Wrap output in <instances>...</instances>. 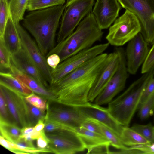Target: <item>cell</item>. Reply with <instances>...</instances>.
<instances>
[{
	"label": "cell",
	"mask_w": 154,
	"mask_h": 154,
	"mask_svg": "<svg viewBox=\"0 0 154 154\" xmlns=\"http://www.w3.org/2000/svg\"><path fill=\"white\" fill-rule=\"evenodd\" d=\"M109 27L106 38L111 45L121 47L128 42L140 32L141 26L137 17L126 10Z\"/></svg>",
	"instance_id": "cell-6"
},
{
	"label": "cell",
	"mask_w": 154,
	"mask_h": 154,
	"mask_svg": "<svg viewBox=\"0 0 154 154\" xmlns=\"http://www.w3.org/2000/svg\"><path fill=\"white\" fill-rule=\"evenodd\" d=\"M0 111L1 119L8 122H12L10 120V116L11 115L8 108L5 99L2 94L0 92Z\"/></svg>",
	"instance_id": "cell-36"
},
{
	"label": "cell",
	"mask_w": 154,
	"mask_h": 154,
	"mask_svg": "<svg viewBox=\"0 0 154 154\" xmlns=\"http://www.w3.org/2000/svg\"><path fill=\"white\" fill-rule=\"evenodd\" d=\"M153 115H154V112Z\"/></svg>",
	"instance_id": "cell-45"
},
{
	"label": "cell",
	"mask_w": 154,
	"mask_h": 154,
	"mask_svg": "<svg viewBox=\"0 0 154 154\" xmlns=\"http://www.w3.org/2000/svg\"><path fill=\"white\" fill-rule=\"evenodd\" d=\"M10 72L24 83L34 93L45 99H50L52 97V94L49 89L42 85L34 78L20 71L12 64Z\"/></svg>",
	"instance_id": "cell-20"
},
{
	"label": "cell",
	"mask_w": 154,
	"mask_h": 154,
	"mask_svg": "<svg viewBox=\"0 0 154 154\" xmlns=\"http://www.w3.org/2000/svg\"><path fill=\"white\" fill-rule=\"evenodd\" d=\"M138 114L142 120L153 115L154 112V93L152 94L139 107Z\"/></svg>",
	"instance_id": "cell-29"
},
{
	"label": "cell",
	"mask_w": 154,
	"mask_h": 154,
	"mask_svg": "<svg viewBox=\"0 0 154 154\" xmlns=\"http://www.w3.org/2000/svg\"><path fill=\"white\" fill-rule=\"evenodd\" d=\"M120 138L123 144L127 146L151 144L128 126H123Z\"/></svg>",
	"instance_id": "cell-23"
},
{
	"label": "cell",
	"mask_w": 154,
	"mask_h": 154,
	"mask_svg": "<svg viewBox=\"0 0 154 154\" xmlns=\"http://www.w3.org/2000/svg\"><path fill=\"white\" fill-rule=\"evenodd\" d=\"M47 63L51 69H55L61 62L60 57L57 54H53L46 57Z\"/></svg>",
	"instance_id": "cell-38"
},
{
	"label": "cell",
	"mask_w": 154,
	"mask_h": 154,
	"mask_svg": "<svg viewBox=\"0 0 154 154\" xmlns=\"http://www.w3.org/2000/svg\"><path fill=\"white\" fill-rule=\"evenodd\" d=\"M131 128L151 144H154V126L151 123L134 124Z\"/></svg>",
	"instance_id": "cell-28"
},
{
	"label": "cell",
	"mask_w": 154,
	"mask_h": 154,
	"mask_svg": "<svg viewBox=\"0 0 154 154\" xmlns=\"http://www.w3.org/2000/svg\"><path fill=\"white\" fill-rule=\"evenodd\" d=\"M10 15L8 1H0V38H3L5 30Z\"/></svg>",
	"instance_id": "cell-32"
},
{
	"label": "cell",
	"mask_w": 154,
	"mask_h": 154,
	"mask_svg": "<svg viewBox=\"0 0 154 154\" xmlns=\"http://www.w3.org/2000/svg\"><path fill=\"white\" fill-rule=\"evenodd\" d=\"M154 93V77L150 80L146 87L142 96L140 105L144 102Z\"/></svg>",
	"instance_id": "cell-37"
},
{
	"label": "cell",
	"mask_w": 154,
	"mask_h": 154,
	"mask_svg": "<svg viewBox=\"0 0 154 154\" xmlns=\"http://www.w3.org/2000/svg\"><path fill=\"white\" fill-rule=\"evenodd\" d=\"M115 50L119 57L118 68L106 85L95 98L94 103L98 105L108 104L125 88L128 78L125 53L123 48L117 47Z\"/></svg>",
	"instance_id": "cell-10"
},
{
	"label": "cell",
	"mask_w": 154,
	"mask_h": 154,
	"mask_svg": "<svg viewBox=\"0 0 154 154\" xmlns=\"http://www.w3.org/2000/svg\"><path fill=\"white\" fill-rule=\"evenodd\" d=\"M0 135L8 141L16 143L21 134V128L14 123L0 119Z\"/></svg>",
	"instance_id": "cell-24"
},
{
	"label": "cell",
	"mask_w": 154,
	"mask_h": 154,
	"mask_svg": "<svg viewBox=\"0 0 154 154\" xmlns=\"http://www.w3.org/2000/svg\"><path fill=\"white\" fill-rule=\"evenodd\" d=\"M26 100L34 106L42 110H46L47 102L44 98L33 92L25 97Z\"/></svg>",
	"instance_id": "cell-33"
},
{
	"label": "cell",
	"mask_w": 154,
	"mask_h": 154,
	"mask_svg": "<svg viewBox=\"0 0 154 154\" xmlns=\"http://www.w3.org/2000/svg\"><path fill=\"white\" fill-rule=\"evenodd\" d=\"M154 65V43L150 49L147 56L142 65L141 70L142 74L148 72Z\"/></svg>",
	"instance_id": "cell-35"
},
{
	"label": "cell",
	"mask_w": 154,
	"mask_h": 154,
	"mask_svg": "<svg viewBox=\"0 0 154 154\" xmlns=\"http://www.w3.org/2000/svg\"><path fill=\"white\" fill-rule=\"evenodd\" d=\"M81 126L90 131L104 135L99 124L94 119L86 118L82 123Z\"/></svg>",
	"instance_id": "cell-34"
},
{
	"label": "cell",
	"mask_w": 154,
	"mask_h": 154,
	"mask_svg": "<svg viewBox=\"0 0 154 154\" xmlns=\"http://www.w3.org/2000/svg\"><path fill=\"white\" fill-rule=\"evenodd\" d=\"M66 0H28L26 10L32 11L64 4Z\"/></svg>",
	"instance_id": "cell-27"
},
{
	"label": "cell",
	"mask_w": 154,
	"mask_h": 154,
	"mask_svg": "<svg viewBox=\"0 0 154 154\" xmlns=\"http://www.w3.org/2000/svg\"><path fill=\"white\" fill-rule=\"evenodd\" d=\"M76 107L86 118L93 119L101 123L113 131L120 137L123 126L113 117L108 108L89 102Z\"/></svg>",
	"instance_id": "cell-17"
},
{
	"label": "cell",
	"mask_w": 154,
	"mask_h": 154,
	"mask_svg": "<svg viewBox=\"0 0 154 154\" xmlns=\"http://www.w3.org/2000/svg\"><path fill=\"white\" fill-rule=\"evenodd\" d=\"M0 144L2 146L11 152H12L15 150L10 144V142L5 139L1 135L0 136Z\"/></svg>",
	"instance_id": "cell-41"
},
{
	"label": "cell",
	"mask_w": 154,
	"mask_h": 154,
	"mask_svg": "<svg viewBox=\"0 0 154 154\" xmlns=\"http://www.w3.org/2000/svg\"><path fill=\"white\" fill-rule=\"evenodd\" d=\"M26 104L32 126L35 125L39 120H45L46 112H45V111L34 106L26 100Z\"/></svg>",
	"instance_id": "cell-31"
},
{
	"label": "cell",
	"mask_w": 154,
	"mask_h": 154,
	"mask_svg": "<svg viewBox=\"0 0 154 154\" xmlns=\"http://www.w3.org/2000/svg\"><path fill=\"white\" fill-rule=\"evenodd\" d=\"M65 7L64 4L31 11L23 20V26L45 57L56 45V32Z\"/></svg>",
	"instance_id": "cell-2"
},
{
	"label": "cell",
	"mask_w": 154,
	"mask_h": 154,
	"mask_svg": "<svg viewBox=\"0 0 154 154\" xmlns=\"http://www.w3.org/2000/svg\"><path fill=\"white\" fill-rule=\"evenodd\" d=\"M44 120L45 119H41L39 120L34 126L33 130L40 132L42 130H43L45 126Z\"/></svg>",
	"instance_id": "cell-42"
},
{
	"label": "cell",
	"mask_w": 154,
	"mask_h": 154,
	"mask_svg": "<svg viewBox=\"0 0 154 154\" xmlns=\"http://www.w3.org/2000/svg\"><path fill=\"white\" fill-rule=\"evenodd\" d=\"M108 43L97 45L80 52L61 62L54 69H51L53 85L65 76L92 59L103 53L108 48Z\"/></svg>",
	"instance_id": "cell-9"
},
{
	"label": "cell",
	"mask_w": 154,
	"mask_h": 154,
	"mask_svg": "<svg viewBox=\"0 0 154 154\" xmlns=\"http://www.w3.org/2000/svg\"><path fill=\"white\" fill-rule=\"evenodd\" d=\"M37 139V145L39 148L43 149L47 148L49 140L43 130L41 131L40 135Z\"/></svg>",
	"instance_id": "cell-39"
},
{
	"label": "cell",
	"mask_w": 154,
	"mask_h": 154,
	"mask_svg": "<svg viewBox=\"0 0 154 154\" xmlns=\"http://www.w3.org/2000/svg\"><path fill=\"white\" fill-rule=\"evenodd\" d=\"M0 89L14 123L21 128L25 126H32L25 97L1 85Z\"/></svg>",
	"instance_id": "cell-13"
},
{
	"label": "cell",
	"mask_w": 154,
	"mask_h": 154,
	"mask_svg": "<svg viewBox=\"0 0 154 154\" xmlns=\"http://www.w3.org/2000/svg\"><path fill=\"white\" fill-rule=\"evenodd\" d=\"M0 1H8V0H0Z\"/></svg>",
	"instance_id": "cell-44"
},
{
	"label": "cell",
	"mask_w": 154,
	"mask_h": 154,
	"mask_svg": "<svg viewBox=\"0 0 154 154\" xmlns=\"http://www.w3.org/2000/svg\"><path fill=\"white\" fill-rule=\"evenodd\" d=\"M103 34L91 12L83 19L72 34L57 43L46 57L50 55L56 54L60 57L61 62L92 47L96 42L101 40Z\"/></svg>",
	"instance_id": "cell-3"
},
{
	"label": "cell",
	"mask_w": 154,
	"mask_h": 154,
	"mask_svg": "<svg viewBox=\"0 0 154 154\" xmlns=\"http://www.w3.org/2000/svg\"><path fill=\"white\" fill-rule=\"evenodd\" d=\"M44 121H56L75 130L81 127L86 118L76 106L48 99Z\"/></svg>",
	"instance_id": "cell-11"
},
{
	"label": "cell",
	"mask_w": 154,
	"mask_h": 154,
	"mask_svg": "<svg viewBox=\"0 0 154 154\" xmlns=\"http://www.w3.org/2000/svg\"><path fill=\"white\" fill-rule=\"evenodd\" d=\"M94 2L95 0H69L67 2L57 34V43L74 32L83 19L91 12Z\"/></svg>",
	"instance_id": "cell-5"
},
{
	"label": "cell",
	"mask_w": 154,
	"mask_h": 154,
	"mask_svg": "<svg viewBox=\"0 0 154 154\" xmlns=\"http://www.w3.org/2000/svg\"><path fill=\"white\" fill-rule=\"evenodd\" d=\"M3 38L11 55L17 53L22 48L21 38L16 25L10 14L5 28Z\"/></svg>",
	"instance_id": "cell-19"
},
{
	"label": "cell",
	"mask_w": 154,
	"mask_h": 154,
	"mask_svg": "<svg viewBox=\"0 0 154 154\" xmlns=\"http://www.w3.org/2000/svg\"></svg>",
	"instance_id": "cell-46"
},
{
	"label": "cell",
	"mask_w": 154,
	"mask_h": 154,
	"mask_svg": "<svg viewBox=\"0 0 154 154\" xmlns=\"http://www.w3.org/2000/svg\"><path fill=\"white\" fill-rule=\"evenodd\" d=\"M97 121L100 126L103 134L108 140L110 146L120 150L125 149L128 147L123 144L119 137L113 131L101 123Z\"/></svg>",
	"instance_id": "cell-26"
},
{
	"label": "cell",
	"mask_w": 154,
	"mask_h": 154,
	"mask_svg": "<svg viewBox=\"0 0 154 154\" xmlns=\"http://www.w3.org/2000/svg\"><path fill=\"white\" fill-rule=\"evenodd\" d=\"M0 85L25 97L33 92L24 83L10 72H0Z\"/></svg>",
	"instance_id": "cell-21"
},
{
	"label": "cell",
	"mask_w": 154,
	"mask_h": 154,
	"mask_svg": "<svg viewBox=\"0 0 154 154\" xmlns=\"http://www.w3.org/2000/svg\"><path fill=\"white\" fill-rule=\"evenodd\" d=\"M11 54L7 48L3 38H0V70L6 69L10 72L12 66Z\"/></svg>",
	"instance_id": "cell-30"
},
{
	"label": "cell",
	"mask_w": 154,
	"mask_h": 154,
	"mask_svg": "<svg viewBox=\"0 0 154 154\" xmlns=\"http://www.w3.org/2000/svg\"><path fill=\"white\" fill-rule=\"evenodd\" d=\"M119 62V56L116 50L108 54L106 62L96 76L90 90L88 102L94 101L105 88L116 72Z\"/></svg>",
	"instance_id": "cell-15"
},
{
	"label": "cell",
	"mask_w": 154,
	"mask_h": 154,
	"mask_svg": "<svg viewBox=\"0 0 154 154\" xmlns=\"http://www.w3.org/2000/svg\"><path fill=\"white\" fill-rule=\"evenodd\" d=\"M149 45L140 32L128 42L125 53L129 73L135 74L143 65L150 49Z\"/></svg>",
	"instance_id": "cell-14"
},
{
	"label": "cell",
	"mask_w": 154,
	"mask_h": 154,
	"mask_svg": "<svg viewBox=\"0 0 154 154\" xmlns=\"http://www.w3.org/2000/svg\"><path fill=\"white\" fill-rule=\"evenodd\" d=\"M109 145H103L95 147L88 150V154H110Z\"/></svg>",
	"instance_id": "cell-40"
},
{
	"label": "cell",
	"mask_w": 154,
	"mask_h": 154,
	"mask_svg": "<svg viewBox=\"0 0 154 154\" xmlns=\"http://www.w3.org/2000/svg\"><path fill=\"white\" fill-rule=\"evenodd\" d=\"M12 64L22 72L35 79L43 87L49 89V84L39 69L22 48L11 55Z\"/></svg>",
	"instance_id": "cell-18"
},
{
	"label": "cell",
	"mask_w": 154,
	"mask_h": 154,
	"mask_svg": "<svg viewBox=\"0 0 154 154\" xmlns=\"http://www.w3.org/2000/svg\"><path fill=\"white\" fill-rule=\"evenodd\" d=\"M28 0H10L8 2L10 13L16 25L24 18Z\"/></svg>",
	"instance_id": "cell-25"
},
{
	"label": "cell",
	"mask_w": 154,
	"mask_h": 154,
	"mask_svg": "<svg viewBox=\"0 0 154 154\" xmlns=\"http://www.w3.org/2000/svg\"><path fill=\"white\" fill-rule=\"evenodd\" d=\"M49 140L47 147L52 153L73 154L84 151L85 147L75 130L69 127L45 133Z\"/></svg>",
	"instance_id": "cell-8"
},
{
	"label": "cell",
	"mask_w": 154,
	"mask_h": 154,
	"mask_svg": "<svg viewBox=\"0 0 154 154\" xmlns=\"http://www.w3.org/2000/svg\"><path fill=\"white\" fill-rule=\"evenodd\" d=\"M121 6L133 13L141 26L140 33L149 44L154 43V0H117Z\"/></svg>",
	"instance_id": "cell-7"
},
{
	"label": "cell",
	"mask_w": 154,
	"mask_h": 154,
	"mask_svg": "<svg viewBox=\"0 0 154 154\" xmlns=\"http://www.w3.org/2000/svg\"><path fill=\"white\" fill-rule=\"evenodd\" d=\"M108 55L105 53L99 55L50 86L53 96L51 100L76 106L89 102L90 90Z\"/></svg>",
	"instance_id": "cell-1"
},
{
	"label": "cell",
	"mask_w": 154,
	"mask_h": 154,
	"mask_svg": "<svg viewBox=\"0 0 154 154\" xmlns=\"http://www.w3.org/2000/svg\"><path fill=\"white\" fill-rule=\"evenodd\" d=\"M116 99L108 103V109L121 125L128 126L139 108L143 92L149 82L154 77V65L143 74Z\"/></svg>",
	"instance_id": "cell-4"
},
{
	"label": "cell",
	"mask_w": 154,
	"mask_h": 154,
	"mask_svg": "<svg viewBox=\"0 0 154 154\" xmlns=\"http://www.w3.org/2000/svg\"><path fill=\"white\" fill-rule=\"evenodd\" d=\"M75 130L87 150L101 145L110 146L108 140L103 135L91 131L82 126Z\"/></svg>",
	"instance_id": "cell-22"
},
{
	"label": "cell",
	"mask_w": 154,
	"mask_h": 154,
	"mask_svg": "<svg viewBox=\"0 0 154 154\" xmlns=\"http://www.w3.org/2000/svg\"><path fill=\"white\" fill-rule=\"evenodd\" d=\"M121 7L117 0H96L92 12L101 29L111 26L118 17Z\"/></svg>",
	"instance_id": "cell-16"
},
{
	"label": "cell",
	"mask_w": 154,
	"mask_h": 154,
	"mask_svg": "<svg viewBox=\"0 0 154 154\" xmlns=\"http://www.w3.org/2000/svg\"><path fill=\"white\" fill-rule=\"evenodd\" d=\"M21 40L22 48L40 70L50 85L52 80L51 69L48 65L46 57L42 54L35 40L20 23L16 25Z\"/></svg>",
	"instance_id": "cell-12"
},
{
	"label": "cell",
	"mask_w": 154,
	"mask_h": 154,
	"mask_svg": "<svg viewBox=\"0 0 154 154\" xmlns=\"http://www.w3.org/2000/svg\"><path fill=\"white\" fill-rule=\"evenodd\" d=\"M34 126H25L22 128L21 134H27L31 133L33 130Z\"/></svg>",
	"instance_id": "cell-43"
}]
</instances>
